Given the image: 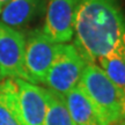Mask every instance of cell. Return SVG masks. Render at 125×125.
I'll return each mask as SVG.
<instances>
[{
    "label": "cell",
    "instance_id": "2e32d148",
    "mask_svg": "<svg viewBox=\"0 0 125 125\" xmlns=\"http://www.w3.org/2000/svg\"><path fill=\"white\" fill-rule=\"evenodd\" d=\"M112 125H117V124H112Z\"/></svg>",
    "mask_w": 125,
    "mask_h": 125
},
{
    "label": "cell",
    "instance_id": "277c9868",
    "mask_svg": "<svg viewBox=\"0 0 125 125\" xmlns=\"http://www.w3.org/2000/svg\"><path fill=\"white\" fill-rule=\"evenodd\" d=\"M58 44L50 40L43 29H35L26 36L24 67L29 82L45 85L49 68L56 57Z\"/></svg>",
    "mask_w": 125,
    "mask_h": 125
},
{
    "label": "cell",
    "instance_id": "8fae6325",
    "mask_svg": "<svg viewBox=\"0 0 125 125\" xmlns=\"http://www.w3.org/2000/svg\"><path fill=\"white\" fill-rule=\"evenodd\" d=\"M46 115L44 125H75L62 98L45 88Z\"/></svg>",
    "mask_w": 125,
    "mask_h": 125
},
{
    "label": "cell",
    "instance_id": "52a82bcc",
    "mask_svg": "<svg viewBox=\"0 0 125 125\" xmlns=\"http://www.w3.org/2000/svg\"><path fill=\"white\" fill-rule=\"evenodd\" d=\"M22 125H44L46 115L45 88L26 80L15 79Z\"/></svg>",
    "mask_w": 125,
    "mask_h": 125
},
{
    "label": "cell",
    "instance_id": "7c38bea8",
    "mask_svg": "<svg viewBox=\"0 0 125 125\" xmlns=\"http://www.w3.org/2000/svg\"><path fill=\"white\" fill-rule=\"evenodd\" d=\"M97 65L102 68L110 80L125 90V57L111 56L100 59Z\"/></svg>",
    "mask_w": 125,
    "mask_h": 125
},
{
    "label": "cell",
    "instance_id": "3957f363",
    "mask_svg": "<svg viewBox=\"0 0 125 125\" xmlns=\"http://www.w3.org/2000/svg\"><path fill=\"white\" fill-rule=\"evenodd\" d=\"M87 62L74 44H58L56 57L45 79L48 89L62 98L80 83Z\"/></svg>",
    "mask_w": 125,
    "mask_h": 125
},
{
    "label": "cell",
    "instance_id": "e0dca14e",
    "mask_svg": "<svg viewBox=\"0 0 125 125\" xmlns=\"http://www.w3.org/2000/svg\"><path fill=\"white\" fill-rule=\"evenodd\" d=\"M0 26H1V24H0Z\"/></svg>",
    "mask_w": 125,
    "mask_h": 125
},
{
    "label": "cell",
    "instance_id": "8992f818",
    "mask_svg": "<svg viewBox=\"0 0 125 125\" xmlns=\"http://www.w3.org/2000/svg\"><path fill=\"white\" fill-rule=\"evenodd\" d=\"M78 0H46L43 31L50 40L64 44L72 41Z\"/></svg>",
    "mask_w": 125,
    "mask_h": 125
},
{
    "label": "cell",
    "instance_id": "9a60e30c",
    "mask_svg": "<svg viewBox=\"0 0 125 125\" xmlns=\"http://www.w3.org/2000/svg\"><path fill=\"white\" fill-rule=\"evenodd\" d=\"M1 10H2V6L0 5V13H1Z\"/></svg>",
    "mask_w": 125,
    "mask_h": 125
},
{
    "label": "cell",
    "instance_id": "7a4b0ae2",
    "mask_svg": "<svg viewBox=\"0 0 125 125\" xmlns=\"http://www.w3.org/2000/svg\"><path fill=\"white\" fill-rule=\"evenodd\" d=\"M79 86L109 125L125 118V90L115 85L97 64L87 62Z\"/></svg>",
    "mask_w": 125,
    "mask_h": 125
},
{
    "label": "cell",
    "instance_id": "9c48e42d",
    "mask_svg": "<svg viewBox=\"0 0 125 125\" xmlns=\"http://www.w3.org/2000/svg\"><path fill=\"white\" fill-rule=\"evenodd\" d=\"M75 125H109L80 86L62 98Z\"/></svg>",
    "mask_w": 125,
    "mask_h": 125
},
{
    "label": "cell",
    "instance_id": "30bf717a",
    "mask_svg": "<svg viewBox=\"0 0 125 125\" xmlns=\"http://www.w3.org/2000/svg\"><path fill=\"white\" fill-rule=\"evenodd\" d=\"M0 125H22L15 79L0 81Z\"/></svg>",
    "mask_w": 125,
    "mask_h": 125
},
{
    "label": "cell",
    "instance_id": "6da1fadb",
    "mask_svg": "<svg viewBox=\"0 0 125 125\" xmlns=\"http://www.w3.org/2000/svg\"><path fill=\"white\" fill-rule=\"evenodd\" d=\"M74 45L87 62L125 57V13L121 0H78Z\"/></svg>",
    "mask_w": 125,
    "mask_h": 125
},
{
    "label": "cell",
    "instance_id": "5bb4252c",
    "mask_svg": "<svg viewBox=\"0 0 125 125\" xmlns=\"http://www.w3.org/2000/svg\"><path fill=\"white\" fill-rule=\"evenodd\" d=\"M117 125H125V118L123 119L122 122H119V123H117Z\"/></svg>",
    "mask_w": 125,
    "mask_h": 125
},
{
    "label": "cell",
    "instance_id": "4fadbf2b",
    "mask_svg": "<svg viewBox=\"0 0 125 125\" xmlns=\"http://www.w3.org/2000/svg\"><path fill=\"white\" fill-rule=\"evenodd\" d=\"M9 1H10V0H0V5H1V6L4 7L5 5H6V4H8Z\"/></svg>",
    "mask_w": 125,
    "mask_h": 125
},
{
    "label": "cell",
    "instance_id": "ba28073f",
    "mask_svg": "<svg viewBox=\"0 0 125 125\" xmlns=\"http://www.w3.org/2000/svg\"><path fill=\"white\" fill-rule=\"evenodd\" d=\"M46 0H10L2 7L0 23L13 29H22L30 24L45 9Z\"/></svg>",
    "mask_w": 125,
    "mask_h": 125
},
{
    "label": "cell",
    "instance_id": "5b68a950",
    "mask_svg": "<svg viewBox=\"0 0 125 125\" xmlns=\"http://www.w3.org/2000/svg\"><path fill=\"white\" fill-rule=\"evenodd\" d=\"M24 49H26V36L20 30L1 24L0 26V80L21 79L29 82L24 67Z\"/></svg>",
    "mask_w": 125,
    "mask_h": 125
}]
</instances>
